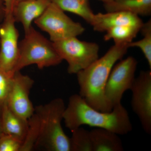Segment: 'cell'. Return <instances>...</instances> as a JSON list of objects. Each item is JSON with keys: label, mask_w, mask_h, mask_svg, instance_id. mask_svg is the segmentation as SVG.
Listing matches in <instances>:
<instances>
[{"label": "cell", "mask_w": 151, "mask_h": 151, "mask_svg": "<svg viewBox=\"0 0 151 151\" xmlns=\"http://www.w3.org/2000/svg\"><path fill=\"white\" fill-rule=\"evenodd\" d=\"M129 48L128 44H115L103 56L76 73L79 94L92 108L105 112L113 110L105 98V85L113 66Z\"/></svg>", "instance_id": "1"}, {"label": "cell", "mask_w": 151, "mask_h": 151, "mask_svg": "<svg viewBox=\"0 0 151 151\" xmlns=\"http://www.w3.org/2000/svg\"><path fill=\"white\" fill-rule=\"evenodd\" d=\"M63 120L71 132L83 125L106 129L118 135L127 134L133 129L128 111L122 103L111 112H102L89 106L79 94L69 97Z\"/></svg>", "instance_id": "2"}, {"label": "cell", "mask_w": 151, "mask_h": 151, "mask_svg": "<svg viewBox=\"0 0 151 151\" xmlns=\"http://www.w3.org/2000/svg\"><path fill=\"white\" fill-rule=\"evenodd\" d=\"M65 107L62 99L56 98L35 108L40 122V133L34 150L70 151V138L61 125Z\"/></svg>", "instance_id": "3"}, {"label": "cell", "mask_w": 151, "mask_h": 151, "mask_svg": "<svg viewBox=\"0 0 151 151\" xmlns=\"http://www.w3.org/2000/svg\"><path fill=\"white\" fill-rule=\"evenodd\" d=\"M19 43L18 60L14 72L29 65H36L40 69L59 65L63 60L57 52L53 42L33 27Z\"/></svg>", "instance_id": "4"}, {"label": "cell", "mask_w": 151, "mask_h": 151, "mask_svg": "<svg viewBox=\"0 0 151 151\" xmlns=\"http://www.w3.org/2000/svg\"><path fill=\"white\" fill-rule=\"evenodd\" d=\"M52 42L60 57L67 62L70 74H76L99 58L100 47L95 42L80 40L76 37Z\"/></svg>", "instance_id": "5"}, {"label": "cell", "mask_w": 151, "mask_h": 151, "mask_svg": "<svg viewBox=\"0 0 151 151\" xmlns=\"http://www.w3.org/2000/svg\"><path fill=\"white\" fill-rule=\"evenodd\" d=\"M34 22L40 29L48 34L52 42L76 37L85 31L81 24L73 21L52 2Z\"/></svg>", "instance_id": "6"}, {"label": "cell", "mask_w": 151, "mask_h": 151, "mask_svg": "<svg viewBox=\"0 0 151 151\" xmlns=\"http://www.w3.org/2000/svg\"><path fill=\"white\" fill-rule=\"evenodd\" d=\"M137 64L134 58L129 56L121 60L113 66L105 89V98L112 108L121 104L124 93L131 90L135 80Z\"/></svg>", "instance_id": "7"}, {"label": "cell", "mask_w": 151, "mask_h": 151, "mask_svg": "<svg viewBox=\"0 0 151 151\" xmlns=\"http://www.w3.org/2000/svg\"><path fill=\"white\" fill-rule=\"evenodd\" d=\"M131 105L143 130L151 134V71H141L131 89Z\"/></svg>", "instance_id": "8"}, {"label": "cell", "mask_w": 151, "mask_h": 151, "mask_svg": "<svg viewBox=\"0 0 151 151\" xmlns=\"http://www.w3.org/2000/svg\"><path fill=\"white\" fill-rule=\"evenodd\" d=\"M12 13L7 14L0 26V68L14 73L19 56V32Z\"/></svg>", "instance_id": "9"}, {"label": "cell", "mask_w": 151, "mask_h": 151, "mask_svg": "<svg viewBox=\"0 0 151 151\" xmlns=\"http://www.w3.org/2000/svg\"><path fill=\"white\" fill-rule=\"evenodd\" d=\"M34 81L20 71L14 72L12 83L5 104L14 113L28 120L35 112L29 94Z\"/></svg>", "instance_id": "10"}, {"label": "cell", "mask_w": 151, "mask_h": 151, "mask_svg": "<svg viewBox=\"0 0 151 151\" xmlns=\"http://www.w3.org/2000/svg\"><path fill=\"white\" fill-rule=\"evenodd\" d=\"M144 24L139 16L126 12H112L94 14L92 25L94 31L104 32L120 26H133L141 27Z\"/></svg>", "instance_id": "11"}, {"label": "cell", "mask_w": 151, "mask_h": 151, "mask_svg": "<svg viewBox=\"0 0 151 151\" xmlns=\"http://www.w3.org/2000/svg\"><path fill=\"white\" fill-rule=\"evenodd\" d=\"M51 1L48 0H27L16 3L12 11L15 22L22 25L24 33L31 28L32 22L40 17Z\"/></svg>", "instance_id": "12"}, {"label": "cell", "mask_w": 151, "mask_h": 151, "mask_svg": "<svg viewBox=\"0 0 151 151\" xmlns=\"http://www.w3.org/2000/svg\"><path fill=\"white\" fill-rule=\"evenodd\" d=\"M1 126L2 134L23 142L28 127V120L11 110L6 104L1 106Z\"/></svg>", "instance_id": "13"}, {"label": "cell", "mask_w": 151, "mask_h": 151, "mask_svg": "<svg viewBox=\"0 0 151 151\" xmlns=\"http://www.w3.org/2000/svg\"><path fill=\"white\" fill-rule=\"evenodd\" d=\"M93 151H123L119 135L112 131L96 128L89 132Z\"/></svg>", "instance_id": "14"}, {"label": "cell", "mask_w": 151, "mask_h": 151, "mask_svg": "<svg viewBox=\"0 0 151 151\" xmlns=\"http://www.w3.org/2000/svg\"><path fill=\"white\" fill-rule=\"evenodd\" d=\"M107 12H126L141 16L151 14V0H113L104 3Z\"/></svg>", "instance_id": "15"}, {"label": "cell", "mask_w": 151, "mask_h": 151, "mask_svg": "<svg viewBox=\"0 0 151 151\" xmlns=\"http://www.w3.org/2000/svg\"><path fill=\"white\" fill-rule=\"evenodd\" d=\"M52 2L64 12L75 14L92 24L94 14L91 8L89 0H52Z\"/></svg>", "instance_id": "16"}, {"label": "cell", "mask_w": 151, "mask_h": 151, "mask_svg": "<svg viewBox=\"0 0 151 151\" xmlns=\"http://www.w3.org/2000/svg\"><path fill=\"white\" fill-rule=\"evenodd\" d=\"M141 27L124 25L111 28L106 32L103 38L105 41L113 40L115 44H129L137 37Z\"/></svg>", "instance_id": "17"}, {"label": "cell", "mask_w": 151, "mask_h": 151, "mask_svg": "<svg viewBox=\"0 0 151 151\" xmlns=\"http://www.w3.org/2000/svg\"><path fill=\"white\" fill-rule=\"evenodd\" d=\"M40 122L37 114L34 112L28 119V127L25 137L20 151L34 150L35 147L40 136Z\"/></svg>", "instance_id": "18"}, {"label": "cell", "mask_w": 151, "mask_h": 151, "mask_svg": "<svg viewBox=\"0 0 151 151\" xmlns=\"http://www.w3.org/2000/svg\"><path fill=\"white\" fill-rule=\"evenodd\" d=\"M71 132L70 151H93L89 131L80 127Z\"/></svg>", "instance_id": "19"}, {"label": "cell", "mask_w": 151, "mask_h": 151, "mask_svg": "<svg viewBox=\"0 0 151 151\" xmlns=\"http://www.w3.org/2000/svg\"><path fill=\"white\" fill-rule=\"evenodd\" d=\"M143 38L128 44L129 47H137L140 49L151 69V21L143 24L140 30Z\"/></svg>", "instance_id": "20"}, {"label": "cell", "mask_w": 151, "mask_h": 151, "mask_svg": "<svg viewBox=\"0 0 151 151\" xmlns=\"http://www.w3.org/2000/svg\"><path fill=\"white\" fill-rule=\"evenodd\" d=\"M14 74L8 73L0 68V107L6 102L12 83Z\"/></svg>", "instance_id": "21"}, {"label": "cell", "mask_w": 151, "mask_h": 151, "mask_svg": "<svg viewBox=\"0 0 151 151\" xmlns=\"http://www.w3.org/2000/svg\"><path fill=\"white\" fill-rule=\"evenodd\" d=\"M22 142L10 135L0 136V151H20Z\"/></svg>", "instance_id": "22"}, {"label": "cell", "mask_w": 151, "mask_h": 151, "mask_svg": "<svg viewBox=\"0 0 151 151\" xmlns=\"http://www.w3.org/2000/svg\"><path fill=\"white\" fill-rule=\"evenodd\" d=\"M5 2L6 15L12 13L15 4V0H5Z\"/></svg>", "instance_id": "23"}, {"label": "cell", "mask_w": 151, "mask_h": 151, "mask_svg": "<svg viewBox=\"0 0 151 151\" xmlns=\"http://www.w3.org/2000/svg\"><path fill=\"white\" fill-rule=\"evenodd\" d=\"M6 7L5 0H0V24L1 23L5 17Z\"/></svg>", "instance_id": "24"}, {"label": "cell", "mask_w": 151, "mask_h": 151, "mask_svg": "<svg viewBox=\"0 0 151 151\" xmlns=\"http://www.w3.org/2000/svg\"><path fill=\"white\" fill-rule=\"evenodd\" d=\"M1 107H0V136L2 134L1 129Z\"/></svg>", "instance_id": "25"}, {"label": "cell", "mask_w": 151, "mask_h": 151, "mask_svg": "<svg viewBox=\"0 0 151 151\" xmlns=\"http://www.w3.org/2000/svg\"><path fill=\"white\" fill-rule=\"evenodd\" d=\"M99 1L103 2L104 4V3H108L109 2H111V1H113V0H99Z\"/></svg>", "instance_id": "26"}, {"label": "cell", "mask_w": 151, "mask_h": 151, "mask_svg": "<svg viewBox=\"0 0 151 151\" xmlns=\"http://www.w3.org/2000/svg\"><path fill=\"white\" fill-rule=\"evenodd\" d=\"M27 1V0H15V4L19 2L22 1Z\"/></svg>", "instance_id": "27"}, {"label": "cell", "mask_w": 151, "mask_h": 151, "mask_svg": "<svg viewBox=\"0 0 151 151\" xmlns=\"http://www.w3.org/2000/svg\"><path fill=\"white\" fill-rule=\"evenodd\" d=\"M48 1H50L52 2V0H48Z\"/></svg>", "instance_id": "28"}, {"label": "cell", "mask_w": 151, "mask_h": 151, "mask_svg": "<svg viewBox=\"0 0 151 151\" xmlns=\"http://www.w3.org/2000/svg\"><path fill=\"white\" fill-rule=\"evenodd\" d=\"M1 24H0V26H1Z\"/></svg>", "instance_id": "29"}]
</instances>
